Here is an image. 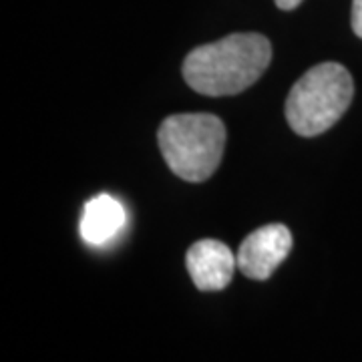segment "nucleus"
Listing matches in <instances>:
<instances>
[{
  "label": "nucleus",
  "mask_w": 362,
  "mask_h": 362,
  "mask_svg": "<svg viewBox=\"0 0 362 362\" xmlns=\"http://www.w3.org/2000/svg\"><path fill=\"white\" fill-rule=\"evenodd\" d=\"M185 264L194 284L202 292H218L232 282L238 258L218 240H202L189 247Z\"/></svg>",
  "instance_id": "5"
},
{
  "label": "nucleus",
  "mask_w": 362,
  "mask_h": 362,
  "mask_svg": "<svg viewBox=\"0 0 362 362\" xmlns=\"http://www.w3.org/2000/svg\"><path fill=\"white\" fill-rule=\"evenodd\" d=\"M352 97L354 83L344 66L338 63L312 66L288 95V125L302 137L322 135L346 113Z\"/></svg>",
  "instance_id": "3"
},
{
  "label": "nucleus",
  "mask_w": 362,
  "mask_h": 362,
  "mask_svg": "<svg viewBox=\"0 0 362 362\" xmlns=\"http://www.w3.org/2000/svg\"><path fill=\"white\" fill-rule=\"evenodd\" d=\"M157 143L169 169L185 181L209 180L220 168L226 127L220 117L209 113H183L168 117L157 131Z\"/></svg>",
  "instance_id": "2"
},
{
  "label": "nucleus",
  "mask_w": 362,
  "mask_h": 362,
  "mask_svg": "<svg viewBox=\"0 0 362 362\" xmlns=\"http://www.w3.org/2000/svg\"><path fill=\"white\" fill-rule=\"evenodd\" d=\"M292 250V233L282 223L252 232L238 250V268L252 280H268Z\"/></svg>",
  "instance_id": "4"
},
{
  "label": "nucleus",
  "mask_w": 362,
  "mask_h": 362,
  "mask_svg": "<svg viewBox=\"0 0 362 362\" xmlns=\"http://www.w3.org/2000/svg\"><path fill=\"white\" fill-rule=\"evenodd\" d=\"M350 25L356 37L362 39V0H352V13H350Z\"/></svg>",
  "instance_id": "7"
},
{
  "label": "nucleus",
  "mask_w": 362,
  "mask_h": 362,
  "mask_svg": "<svg viewBox=\"0 0 362 362\" xmlns=\"http://www.w3.org/2000/svg\"><path fill=\"white\" fill-rule=\"evenodd\" d=\"M272 61L270 40L258 33H235L202 45L183 61V78L207 97L238 95L258 81Z\"/></svg>",
  "instance_id": "1"
},
{
  "label": "nucleus",
  "mask_w": 362,
  "mask_h": 362,
  "mask_svg": "<svg viewBox=\"0 0 362 362\" xmlns=\"http://www.w3.org/2000/svg\"><path fill=\"white\" fill-rule=\"evenodd\" d=\"M125 226V207L111 195H97L85 204L81 235L90 246H105Z\"/></svg>",
  "instance_id": "6"
},
{
  "label": "nucleus",
  "mask_w": 362,
  "mask_h": 362,
  "mask_svg": "<svg viewBox=\"0 0 362 362\" xmlns=\"http://www.w3.org/2000/svg\"><path fill=\"white\" fill-rule=\"evenodd\" d=\"M280 11H294L302 4V0H274Z\"/></svg>",
  "instance_id": "8"
}]
</instances>
